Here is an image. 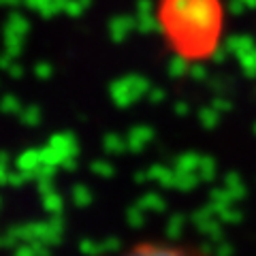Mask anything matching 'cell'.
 I'll return each instance as SVG.
<instances>
[{"label": "cell", "mask_w": 256, "mask_h": 256, "mask_svg": "<svg viewBox=\"0 0 256 256\" xmlns=\"http://www.w3.org/2000/svg\"><path fill=\"white\" fill-rule=\"evenodd\" d=\"M160 22L180 54L203 56L220 41L222 9L218 0H164Z\"/></svg>", "instance_id": "obj_1"}, {"label": "cell", "mask_w": 256, "mask_h": 256, "mask_svg": "<svg viewBox=\"0 0 256 256\" xmlns=\"http://www.w3.org/2000/svg\"><path fill=\"white\" fill-rule=\"evenodd\" d=\"M107 256H214L198 244L180 242V239H162V237H146L124 246L122 250Z\"/></svg>", "instance_id": "obj_2"}]
</instances>
